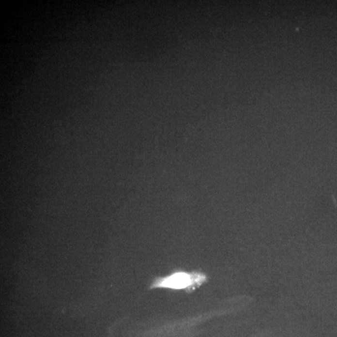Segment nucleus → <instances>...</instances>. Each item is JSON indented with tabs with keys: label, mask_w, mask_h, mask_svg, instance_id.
<instances>
[{
	"label": "nucleus",
	"mask_w": 337,
	"mask_h": 337,
	"mask_svg": "<svg viewBox=\"0 0 337 337\" xmlns=\"http://www.w3.org/2000/svg\"><path fill=\"white\" fill-rule=\"evenodd\" d=\"M206 277L202 274H189L185 272H177L165 278H159L155 281L153 287H164L173 289L174 290L185 289L192 291L201 285Z\"/></svg>",
	"instance_id": "f257e3e1"
}]
</instances>
